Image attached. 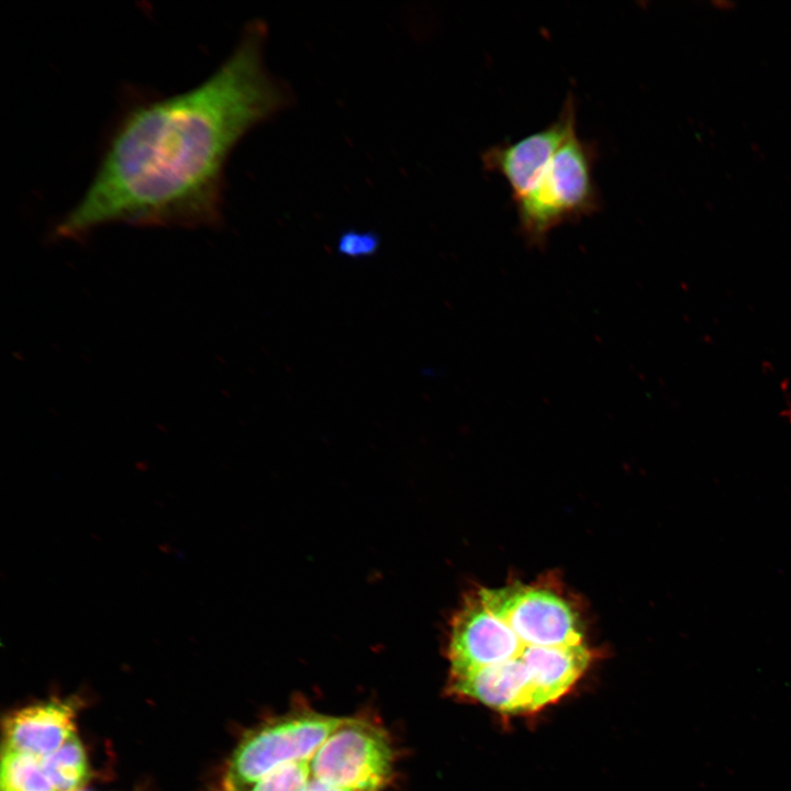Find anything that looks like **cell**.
<instances>
[{"label": "cell", "instance_id": "8992f818", "mask_svg": "<svg viewBox=\"0 0 791 791\" xmlns=\"http://www.w3.org/2000/svg\"><path fill=\"white\" fill-rule=\"evenodd\" d=\"M449 693L495 711L519 714L539 710L532 675L524 662H504L448 680Z\"/></svg>", "mask_w": 791, "mask_h": 791}, {"label": "cell", "instance_id": "30bf717a", "mask_svg": "<svg viewBox=\"0 0 791 791\" xmlns=\"http://www.w3.org/2000/svg\"><path fill=\"white\" fill-rule=\"evenodd\" d=\"M379 246L380 237L372 231L347 230L337 239V252L350 258L372 256Z\"/></svg>", "mask_w": 791, "mask_h": 791}, {"label": "cell", "instance_id": "ba28073f", "mask_svg": "<svg viewBox=\"0 0 791 791\" xmlns=\"http://www.w3.org/2000/svg\"><path fill=\"white\" fill-rule=\"evenodd\" d=\"M41 762L55 791L82 789L88 779L87 755L76 733Z\"/></svg>", "mask_w": 791, "mask_h": 791}, {"label": "cell", "instance_id": "5b68a950", "mask_svg": "<svg viewBox=\"0 0 791 791\" xmlns=\"http://www.w3.org/2000/svg\"><path fill=\"white\" fill-rule=\"evenodd\" d=\"M575 131L576 103L568 97L560 114L548 126L515 142L486 149L483 167L505 179L515 201L537 183L559 147Z\"/></svg>", "mask_w": 791, "mask_h": 791}, {"label": "cell", "instance_id": "52a82bcc", "mask_svg": "<svg viewBox=\"0 0 791 791\" xmlns=\"http://www.w3.org/2000/svg\"><path fill=\"white\" fill-rule=\"evenodd\" d=\"M75 710L69 702L49 701L10 714L3 724V748L44 759L75 734Z\"/></svg>", "mask_w": 791, "mask_h": 791}, {"label": "cell", "instance_id": "8fae6325", "mask_svg": "<svg viewBox=\"0 0 791 791\" xmlns=\"http://www.w3.org/2000/svg\"><path fill=\"white\" fill-rule=\"evenodd\" d=\"M76 791H86V790L79 789V790H76Z\"/></svg>", "mask_w": 791, "mask_h": 791}, {"label": "cell", "instance_id": "277c9868", "mask_svg": "<svg viewBox=\"0 0 791 791\" xmlns=\"http://www.w3.org/2000/svg\"><path fill=\"white\" fill-rule=\"evenodd\" d=\"M595 157V148L575 131L537 183L515 200L520 231L531 245L543 246L554 229L599 210L601 200L593 177Z\"/></svg>", "mask_w": 791, "mask_h": 791}, {"label": "cell", "instance_id": "7a4b0ae2", "mask_svg": "<svg viewBox=\"0 0 791 791\" xmlns=\"http://www.w3.org/2000/svg\"><path fill=\"white\" fill-rule=\"evenodd\" d=\"M394 756L387 732L369 718L298 709L242 737L222 791H386Z\"/></svg>", "mask_w": 791, "mask_h": 791}, {"label": "cell", "instance_id": "9c48e42d", "mask_svg": "<svg viewBox=\"0 0 791 791\" xmlns=\"http://www.w3.org/2000/svg\"><path fill=\"white\" fill-rule=\"evenodd\" d=\"M1 791H55L42 762L26 754L2 749Z\"/></svg>", "mask_w": 791, "mask_h": 791}, {"label": "cell", "instance_id": "6da1fadb", "mask_svg": "<svg viewBox=\"0 0 791 791\" xmlns=\"http://www.w3.org/2000/svg\"><path fill=\"white\" fill-rule=\"evenodd\" d=\"M267 36L266 24L253 20L231 54L196 87L171 96H127L91 181L53 237L80 239L111 223L220 225L232 151L293 100L266 66Z\"/></svg>", "mask_w": 791, "mask_h": 791}, {"label": "cell", "instance_id": "3957f363", "mask_svg": "<svg viewBox=\"0 0 791 791\" xmlns=\"http://www.w3.org/2000/svg\"><path fill=\"white\" fill-rule=\"evenodd\" d=\"M583 643L578 612L556 590L520 581L480 588L450 623L449 679L504 662L527 666L543 647Z\"/></svg>", "mask_w": 791, "mask_h": 791}]
</instances>
